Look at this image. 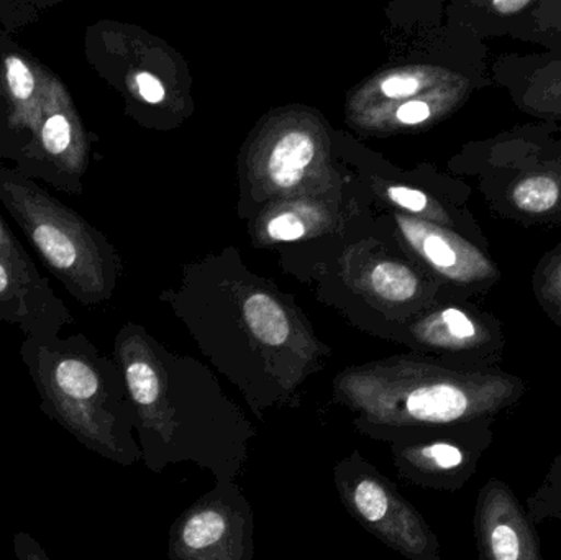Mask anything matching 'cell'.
Listing matches in <instances>:
<instances>
[{"label":"cell","instance_id":"1","mask_svg":"<svg viewBox=\"0 0 561 560\" xmlns=\"http://www.w3.org/2000/svg\"><path fill=\"white\" fill-rule=\"evenodd\" d=\"M0 197L69 292H91L92 243L79 217L2 168Z\"/></svg>","mask_w":561,"mask_h":560},{"label":"cell","instance_id":"2","mask_svg":"<svg viewBox=\"0 0 561 560\" xmlns=\"http://www.w3.org/2000/svg\"><path fill=\"white\" fill-rule=\"evenodd\" d=\"M415 335L424 347L445 358L444 365L458 370L501 368L506 351L501 319L471 301L435 308L419 322Z\"/></svg>","mask_w":561,"mask_h":560},{"label":"cell","instance_id":"3","mask_svg":"<svg viewBox=\"0 0 561 560\" xmlns=\"http://www.w3.org/2000/svg\"><path fill=\"white\" fill-rule=\"evenodd\" d=\"M399 222L409 245L448 289L451 301H471L500 285L503 272L490 250L428 220L401 217Z\"/></svg>","mask_w":561,"mask_h":560},{"label":"cell","instance_id":"4","mask_svg":"<svg viewBox=\"0 0 561 560\" xmlns=\"http://www.w3.org/2000/svg\"><path fill=\"white\" fill-rule=\"evenodd\" d=\"M480 190L503 219L524 227H561V157L481 178Z\"/></svg>","mask_w":561,"mask_h":560},{"label":"cell","instance_id":"5","mask_svg":"<svg viewBox=\"0 0 561 560\" xmlns=\"http://www.w3.org/2000/svg\"><path fill=\"white\" fill-rule=\"evenodd\" d=\"M473 525L480 560H543L537 525L503 480L481 487Z\"/></svg>","mask_w":561,"mask_h":560},{"label":"cell","instance_id":"6","mask_svg":"<svg viewBox=\"0 0 561 560\" xmlns=\"http://www.w3.org/2000/svg\"><path fill=\"white\" fill-rule=\"evenodd\" d=\"M494 421L424 426L422 443L414 449L415 472L437 489H461L493 444Z\"/></svg>","mask_w":561,"mask_h":560},{"label":"cell","instance_id":"7","mask_svg":"<svg viewBox=\"0 0 561 560\" xmlns=\"http://www.w3.org/2000/svg\"><path fill=\"white\" fill-rule=\"evenodd\" d=\"M491 78L524 114L561 122V52L506 53L494 59Z\"/></svg>","mask_w":561,"mask_h":560},{"label":"cell","instance_id":"8","mask_svg":"<svg viewBox=\"0 0 561 560\" xmlns=\"http://www.w3.org/2000/svg\"><path fill=\"white\" fill-rule=\"evenodd\" d=\"M557 157H561L560 125L534 122L468 145L460 161L461 170L481 180Z\"/></svg>","mask_w":561,"mask_h":560},{"label":"cell","instance_id":"9","mask_svg":"<svg viewBox=\"0 0 561 560\" xmlns=\"http://www.w3.org/2000/svg\"><path fill=\"white\" fill-rule=\"evenodd\" d=\"M539 0H468L455 5V20L465 32L484 42L510 36L516 39Z\"/></svg>","mask_w":561,"mask_h":560},{"label":"cell","instance_id":"10","mask_svg":"<svg viewBox=\"0 0 561 560\" xmlns=\"http://www.w3.org/2000/svg\"><path fill=\"white\" fill-rule=\"evenodd\" d=\"M53 400L59 411L88 403L101 390V378L89 362L78 355L59 354L49 368Z\"/></svg>","mask_w":561,"mask_h":560},{"label":"cell","instance_id":"11","mask_svg":"<svg viewBox=\"0 0 561 560\" xmlns=\"http://www.w3.org/2000/svg\"><path fill=\"white\" fill-rule=\"evenodd\" d=\"M316 157V141L302 130H290L278 138L268 157V173L273 184L287 190L296 186Z\"/></svg>","mask_w":561,"mask_h":560},{"label":"cell","instance_id":"12","mask_svg":"<svg viewBox=\"0 0 561 560\" xmlns=\"http://www.w3.org/2000/svg\"><path fill=\"white\" fill-rule=\"evenodd\" d=\"M533 292L547 318L561 329V240L537 263L533 273Z\"/></svg>","mask_w":561,"mask_h":560},{"label":"cell","instance_id":"13","mask_svg":"<svg viewBox=\"0 0 561 560\" xmlns=\"http://www.w3.org/2000/svg\"><path fill=\"white\" fill-rule=\"evenodd\" d=\"M369 282H371L376 295L392 302L412 301L422 293L432 295L431 288L422 286V279L419 278L417 273L402 263H379L373 268Z\"/></svg>","mask_w":561,"mask_h":560},{"label":"cell","instance_id":"14","mask_svg":"<svg viewBox=\"0 0 561 560\" xmlns=\"http://www.w3.org/2000/svg\"><path fill=\"white\" fill-rule=\"evenodd\" d=\"M245 318L253 334L268 345H280L289 338V322L275 299L256 293L245 305Z\"/></svg>","mask_w":561,"mask_h":560},{"label":"cell","instance_id":"15","mask_svg":"<svg viewBox=\"0 0 561 560\" xmlns=\"http://www.w3.org/2000/svg\"><path fill=\"white\" fill-rule=\"evenodd\" d=\"M526 510L534 525L561 523V450L539 489L527 499Z\"/></svg>","mask_w":561,"mask_h":560},{"label":"cell","instance_id":"16","mask_svg":"<svg viewBox=\"0 0 561 560\" xmlns=\"http://www.w3.org/2000/svg\"><path fill=\"white\" fill-rule=\"evenodd\" d=\"M516 39L533 43L542 49L561 42V0H539Z\"/></svg>","mask_w":561,"mask_h":560},{"label":"cell","instance_id":"17","mask_svg":"<svg viewBox=\"0 0 561 560\" xmlns=\"http://www.w3.org/2000/svg\"><path fill=\"white\" fill-rule=\"evenodd\" d=\"M226 528V519L219 513L213 510L197 513L184 526V545L191 549L209 548L222 538Z\"/></svg>","mask_w":561,"mask_h":560},{"label":"cell","instance_id":"18","mask_svg":"<svg viewBox=\"0 0 561 560\" xmlns=\"http://www.w3.org/2000/svg\"><path fill=\"white\" fill-rule=\"evenodd\" d=\"M39 141L46 153L53 158H61L68 153L75 141V127L65 112H55L42 125Z\"/></svg>","mask_w":561,"mask_h":560},{"label":"cell","instance_id":"19","mask_svg":"<svg viewBox=\"0 0 561 560\" xmlns=\"http://www.w3.org/2000/svg\"><path fill=\"white\" fill-rule=\"evenodd\" d=\"M127 384L131 398L140 407H150L160 397V378L150 364L131 361L127 365Z\"/></svg>","mask_w":561,"mask_h":560},{"label":"cell","instance_id":"20","mask_svg":"<svg viewBox=\"0 0 561 560\" xmlns=\"http://www.w3.org/2000/svg\"><path fill=\"white\" fill-rule=\"evenodd\" d=\"M353 502H355L359 515L371 523L381 522L388 513V493L373 480H363L362 483H358Z\"/></svg>","mask_w":561,"mask_h":560},{"label":"cell","instance_id":"21","mask_svg":"<svg viewBox=\"0 0 561 560\" xmlns=\"http://www.w3.org/2000/svg\"><path fill=\"white\" fill-rule=\"evenodd\" d=\"M3 65H5L7 85L13 101H30L36 92V79L28 62L20 56L10 55L7 56Z\"/></svg>","mask_w":561,"mask_h":560},{"label":"cell","instance_id":"22","mask_svg":"<svg viewBox=\"0 0 561 560\" xmlns=\"http://www.w3.org/2000/svg\"><path fill=\"white\" fill-rule=\"evenodd\" d=\"M26 289H36V286L30 285L19 273L13 272L10 266L0 260V306L9 309L12 302H19V306H25Z\"/></svg>","mask_w":561,"mask_h":560},{"label":"cell","instance_id":"23","mask_svg":"<svg viewBox=\"0 0 561 560\" xmlns=\"http://www.w3.org/2000/svg\"><path fill=\"white\" fill-rule=\"evenodd\" d=\"M266 232L273 240L293 242V240H299L300 237L306 236V226L294 214H280L270 220Z\"/></svg>","mask_w":561,"mask_h":560},{"label":"cell","instance_id":"24","mask_svg":"<svg viewBox=\"0 0 561 560\" xmlns=\"http://www.w3.org/2000/svg\"><path fill=\"white\" fill-rule=\"evenodd\" d=\"M135 82H137L138 92L145 101L150 104H160L163 101L164 88L157 76L150 75V72H138Z\"/></svg>","mask_w":561,"mask_h":560},{"label":"cell","instance_id":"25","mask_svg":"<svg viewBox=\"0 0 561 560\" xmlns=\"http://www.w3.org/2000/svg\"><path fill=\"white\" fill-rule=\"evenodd\" d=\"M16 555L20 560H46L42 549L28 538V536H16Z\"/></svg>","mask_w":561,"mask_h":560},{"label":"cell","instance_id":"26","mask_svg":"<svg viewBox=\"0 0 561 560\" xmlns=\"http://www.w3.org/2000/svg\"><path fill=\"white\" fill-rule=\"evenodd\" d=\"M543 49H549V52H561V42L552 43V45L546 46Z\"/></svg>","mask_w":561,"mask_h":560}]
</instances>
